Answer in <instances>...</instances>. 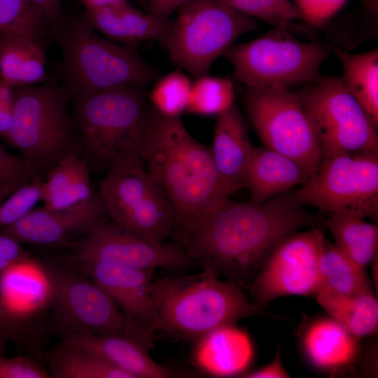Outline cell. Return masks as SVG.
<instances>
[{
    "mask_svg": "<svg viewBox=\"0 0 378 378\" xmlns=\"http://www.w3.org/2000/svg\"><path fill=\"white\" fill-rule=\"evenodd\" d=\"M67 96L74 98L120 87L144 88L156 70L134 46L99 36L83 19L67 24L59 40Z\"/></svg>",
    "mask_w": 378,
    "mask_h": 378,
    "instance_id": "5",
    "label": "cell"
},
{
    "mask_svg": "<svg viewBox=\"0 0 378 378\" xmlns=\"http://www.w3.org/2000/svg\"><path fill=\"white\" fill-rule=\"evenodd\" d=\"M191 0H147L148 13L160 19L169 17Z\"/></svg>",
    "mask_w": 378,
    "mask_h": 378,
    "instance_id": "44",
    "label": "cell"
},
{
    "mask_svg": "<svg viewBox=\"0 0 378 378\" xmlns=\"http://www.w3.org/2000/svg\"><path fill=\"white\" fill-rule=\"evenodd\" d=\"M83 19L106 38L131 46L153 40L164 47L172 27V20L141 12L127 1L101 8L85 9Z\"/></svg>",
    "mask_w": 378,
    "mask_h": 378,
    "instance_id": "18",
    "label": "cell"
},
{
    "mask_svg": "<svg viewBox=\"0 0 378 378\" xmlns=\"http://www.w3.org/2000/svg\"><path fill=\"white\" fill-rule=\"evenodd\" d=\"M348 0H295L302 20L321 27L337 13Z\"/></svg>",
    "mask_w": 378,
    "mask_h": 378,
    "instance_id": "39",
    "label": "cell"
},
{
    "mask_svg": "<svg viewBox=\"0 0 378 378\" xmlns=\"http://www.w3.org/2000/svg\"><path fill=\"white\" fill-rule=\"evenodd\" d=\"M15 88L0 80V136L6 139L12 123Z\"/></svg>",
    "mask_w": 378,
    "mask_h": 378,
    "instance_id": "42",
    "label": "cell"
},
{
    "mask_svg": "<svg viewBox=\"0 0 378 378\" xmlns=\"http://www.w3.org/2000/svg\"><path fill=\"white\" fill-rule=\"evenodd\" d=\"M49 377L132 378L94 351L63 339L48 354Z\"/></svg>",
    "mask_w": 378,
    "mask_h": 378,
    "instance_id": "28",
    "label": "cell"
},
{
    "mask_svg": "<svg viewBox=\"0 0 378 378\" xmlns=\"http://www.w3.org/2000/svg\"><path fill=\"white\" fill-rule=\"evenodd\" d=\"M37 337L29 318L13 312L0 297V340L36 348Z\"/></svg>",
    "mask_w": 378,
    "mask_h": 378,
    "instance_id": "37",
    "label": "cell"
},
{
    "mask_svg": "<svg viewBox=\"0 0 378 378\" xmlns=\"http://www.w3.org/2000/svg\"><path fill=\"white\" fill-rule=\"evenodd\" d=\"M242 377L246 378H287L290 374L284 368L280 354V349L277 348L274 358L264 367L244 374Z\"/></svg>",
    "mask_w": 378,
    "mask_h": 378,
    "instance_id": "43",
    "label": "cell"
},
{
    "mask_svg": "<svg viewBox=\"0 0 378 378\" xmlns=\"http://www.w3.org/2000/svg\"><path fill=\"white\" fill-rule=\"evenodd\" d=\"M192 80L183 70L177 69L156 80L148 100L150 107L169 118H180L186 111Z\"/></svg>",
    "mask_w": 378,
    "mask_h": 378,
    "instance_id": "33",
    "label": "cell"
},
{
    "mask_svg": "<svg viewBox=\"0 0 378 378\" xmlns=\"http://www.w3.org/2000/svg\"><path fill=\"white\" fill-rule=\"evenodd\" d=\"M46 79L47 58L38 37L0 35V80L18 88Z\"/></svg>",
    "mask_w": 378,
    "mask_h": 378,
    "instance_id": "24",
    "label": "cell"
},
{
    "mask_svg": "<svg viewBox=\"0 0 378 378\" xmlns=\"http://www.w3.org/2000/svg\"><path fill=\"white\" fill-rule=\"evenodd\" d=\"M85 9H96L127 2V0H78Z\"/></svg>",
    "mask_w": 378,
    "mask_h": 378,
    "instance_id": "46",
    "label": "cell"
},
{
    "mask_svg": "<svg viewBox=\"0 0 378 378\" xmlns=\"http://www.w3.org/2000/svg\"><path fill=\"white\" fill-rule=\"evenodd\" d=\"M237 12L267 22L274 27H289L301 15L290 0H223Z\"/></svg>",
    "mask_w": 378,
    "mask_h": 378,
    "instance_id": "35",
    "label": "cell"
},
{
    "mask_svg": "<svg viewBox=\"0 0 378 378\" xmlns=\"http://www.w3.org/2000/svg\"><path fill=\"white\" fill-rule=\"evenodd\" d=\"M67 97L51 84L15 88L12 123L5 140L39 171L75 152Z\"/></svg>",
    "mask_w": 378,
    "mask_h": 378,
    "instance_id": "8",
    "label": "cell"
},
{
    "mask_svg": "<svg viewBox=\"0 0 378 378\" xmlns=\"http://www.w3.org/2000/svg\"><path fill=\"white\" fill-rule=\"evenodd\" d=\"M7 343L0 340V357L6 356Z\"/></svg>",
    "mask_w": 378,
    "mask_h": 378,
    "instance_id": "49",
    "label": "cell"
},
{
    "mask_svg": "<svg viewBox=\"0 0 378 378\" xmlns=\"http://www.w3.org/2000/svg\"><path fill=\"white\" fill-rule=\"evenodd\" d=\"M94 193L89 165L76 152L65 155L48 169L41 183V201L48 209L79 204Z\"/></svg>",
    "mask_w": 378,
    "mask_h": 378,
    "instance_id": "25",
    "label": "cell"
},
{
    "mask_svg": "<svg viewBox=\"0 0 378 378\" xmlns=\"http://www.w3.org/2000/svg\"><path fill=\"white\" fill-rule=\"evenodd\" d=\"M107 216L102 197L94 193L88 200L63 209L34 207L13 224L0 230L20 244L55 245L79 233L87 234Z\"/></svg>",
    "mask_w": 378,
    "mask_h": 378,
    "instance_id": "17",
    "label": "cell"
},
{
    "mask_svg": "<svg viewBox=\"0 0 378 378\" xmlns=\"http://www.w3.org/2000/svg\"><path fill=\"white\" fill-rule=\"evenodd\" d=\"M298 201L324 212L377 220L378 150L335 154L295 192Z\"/></svg>",
    "mask_w": 378,
    "mask_h": 378,
    "instance_id": "10",
    "label": "cell"
},
{
    "mask_svg": "<svg viewBox=\"0 0 378 378\" xmlns=\"http://www.w3.org/2000/svg\"><path fill=\"white\" fill-rule=\"evenodd\" d=\"M39 172L20 155L11 153L0 144V186L27 183L38 177Z\"/></svg>",
    "mask_w": 378,
    "mask_h": 378,
    "instance_id": "38",
    "label": "cell"
},
{
    "mask_svg": "<svg viewBox=\"0 0 378 378\" xmlns=\"http://www.w3.org/2000/svg\"><path fill=\"white\" fill-rule=\"evenodd\" d=\"M66 260L104 262L151 272L183 269L193 261L181 245L150 241L106 218L75 244Z\"/></svg>",
    "mask_w": 378,
    "mask_h": 378,
    "instance_id": "15",
    "label": "cell"
},
{
    "mask_svg": "<svg viewBox=\"0 0 378 378\" xmlns=\"http://www.w3.org/2000/svg\"><path fill=\"white\" fill-rule=\"evenodd\" d=\"M74 124L89 159L110 169L143 162L150 106L144 88L120 87L75 98Z\"/></svg>",
    "mask_w": 378,
    "mask_h": 378,
    "instance_id": "3",
    "label": "cell"
},
{
    "mask_svg": "<svg viewBox=\"0 0 378 378\" xmlns=\"http://www.w3.org/2000/svg\"><path fill=\"white\" fill-rule=\"evenodd\" d=\"M316 298L330 317L357 339L377 332L378 302L372 292L344 295L323 286Z\"/></svg>",
    "mask_w": 378,
    "mask_h": 378,
    "instance_id": "26",
    "label": "cell"
},
{
    "mask_svg": "<svg viewBox=\"0 0 378 378\" xmlns=\"http://www.w3.org/2000/svg\"><path fill=\"white\" fill-rule=\"evenodd\" d=\"M99 192L107 216L132 233L164 242L178 226L174 210L143 162L108 169Z\"/></svg>",
    "mask_w": 378,
    "mask_h": 378,
    "instance_id": "12",
    "label": "cell"
},
{
    "mask_svg": "<svg viewBox=\"0 0 378 378\" xmlns=\"http://www.w3.org/2000/svg\"><path fill=\"white\" fill-rule=\"evenodd\" d=\"M70 263L89 276L115 302L125 318L127 335L151 344L150 337L156 331L162 279L153 281L154 272L113 264Z\"/></svg>",
    "mask_w": 378,
    "mask_h": 378,
    "instance_id": "16",
    "label": "cell"
},
{
    "mask_svg": "<svg viewBox=\"0 0 378 378\" xmlns=\"http://www.w3.org/2000/svg\"><path fill=\"white\" fill-rule=\"evenodd\" d=\"M41 265L49 287L53 324L62 336L127 335L121 311L85 273L70 262H41Z\"/></svg>",
    "mask_w": 378,
    "mask_h": 378,
    "instance_id": "13",
    "label": "cell"
},
{
    "mask_svg": "<svg viewBox=\"0 0 378 378\" xmlns=\"http://www.w3.org/2000/svg\"><path fill=\"white\" fill-rule=\"evenodd\" d=\"M320 222L295 194L286 192L260 203L225 200L183 234L192 260L241 286L251 282L280 239L302 227H318Z\"/></svg>",
    "mask_w": 378,
    "mask_h": 378,
    "instance_id": "1",
    "label": "cell"
},
{
    "mask_svg": "<svg viewBox=\"0 0 378 378\" xmlns=\"http://www.w3.org/2000/svg\"><path fill=\"white\" fill-rule=\"evenodd\" d=\"M44 278L41 262L33 258L16 263L0 273V297L13 312L24 316L30 306L50 300L48 285L41 286Z\"/></svg>",
    "mask_w": 378,
    "mask_h": 378,
    "instance_id": "30",
    "label": "cell"
},
{
    "mask_svg": "<svg viewBox=\"0 0 378 378\" xmlns=\"http://www.w3.org/2000/svg\"><path fill=\"white\" fill-rule=\"evenodd\" d=\"M63 339L85 347L132 378H168L167 368L148 354L150 344L126 335L68 334Z\"/></svg>",
    "mask_w": 378,
    "mask_h": 378,
    "instance_id": "21",
    "label": "cell"
},
{
    "mask_svg": "<svg viewBox=\"0 0 378 378\" xmlns=\"http://www.w3.org/2000/svg\"><path fill=\"white\" fill-rule=\"evenodd\" d=\"M335 245L358 265L365 268L377 257L378 227L351 214L334 213L326 223Z\"/></svg>",
    "mask_w": 378,
    "mask_h": 378,
    "instance_id": "31",
    "label": "cell"
},
{
    "mask_svg": "<svg viewBox=\"0 0 378 378\" xmlns=\"http://www.w3.org/2000/svg\"><path fill=\"white\" fill-rule=\"evenodd\" d=\"M311 176L291 158L265 146H254L246 166L243 186L251 202L260 203L284 195Z\"/></svg>",
    "mask_w": 378,
    "mask_h": 378,
    "instance_id": "20",
    "label": "cell"
},
{
    "mask_svg": "<svg viewBox=\"0 0 378 378\" xmlns=\"http://www.w3.org/2000/svg\"><path fill=\"white\" fill-rule=\"evenodd\" d=\"M197 340L195 360L214 375L239 374L252 360L251 342L246 332L234 324L218 327Z\"/></svg>",
    "mask_w": 378,
    "mask_h": 378,
    "instance_id": "22",
    "label": "cell"
},
{
    "mask_svg": "<svg viewBox=\"0 0 378 378\" xmlns=\"http://www.w3.org/2000/svg\"><path fill=\"white\" fill-rule=\"evenodd\" d=\"M32 258L21 244L15 239L0 233V273L12 265Z\"/></svg>",
    "mask_w": 378,
    "mask_h": 378,
    "instance_id": "41",
    "label": "cell"
},
{
    "mask_svg": "<svg viewBox=\"0 0 378 378\" xmlns=\"http://www.w3.org/2000/svg\"><path fill=\"white\" fill-rule=\"evenodd\" d=\"M46 20L29 0H0V35L39 36Z\"/></svg>",
    "mask_w": 378,
    "mask_h": 378,
    "instance_id": "34",
    "label": "cell"
},
{
    "mask_svg": "<svg viewBox=\"0 0 378 378\" xmlns=\"http://www.w3.org/2000/svg\"><path fill=\"white\" fill-rule=\"evenodd\" d=\"M41 183L39 176L24 183L0 203V230L18 221L41 201Z\"/></svg>",
    "mask_w": 378,
    "mask_h": 378,
    "instance_id": "36",
    "label": "cell"
},
{
    "mask_svg": "<svg viewBox=\"0 0 378 378\" xmlns=\"http://www.w3.org/2000/svg\"><path fill=\"white\" fill-rule=\"evenodd\" d=\"M364 6L374 15L378 13V0H360Z\"/></svg>",
    "mask_w": 378,
    "mask_h": 378,
    "instance_id": "48",
    "label": "cell"
},
{
    "mask_svg": "<svg viewBox=\"0 0 378 378\" xmlns=\"http://www.w3.org/2000/svg\"><path fill=\"white\" fill-rule=\"evenodd\" d=\"M247 119L264 146L296 162L311 177L321 160L319 141L295 92L288 88H246Z\"/></svg>",
    "mask_w": 378,
    "mask_h": 378,
    "instance_id": "9",
    "label": "cell"
},
{
    "mask_svg": "<svg viewBox=\"0 0 378 378\" xmlns=\"http://www.w3.org/2000/svg\"><path fill=\"white\" fill-rule=\"evenodd\" d=\"M176 13L164 47L178 69L195 78L209 74L241 36L258 28L255 20L223 0H191Z\"/></svg>",
    "mask_w": 378,
    "mask_h": 378,
    "instance_id": "7",
    "label": "cell"
},
{
    "mask_svg": "<svg viewBox=\"0 0 378 378\" xmlns=\"http://www.w3.org/2000/svg\"><path fill=\"white\" fill-rule=\"evenodd\" d=\"M141 157L183 232L196 228L232 194L221 180L209 148L191 136L180 118L164 116L150 106Z\"/></svg>",
    "mask_w": 378,
    "mask_h": 378,
    "instance_id": "2",
    "label": "cell"
},
{
    "mask_svg": "<svg viewBox=\"0 0 378 378\" xmlns=\"http://www.w3.org/2000/svg\"><path fill=\"white\" fill-rule=\"evenodd\" d=\"M234 86L230 78L207 74L192 83L186 111L216 117L234 106Z\"/></svg>",
    "mask_w": 378,
    "mask_h": 378,
    "instance_id": "32",
    "label": "cell"
},
{
    "mask_svg": "<svg viewBox=\"0 0 378 378\" xmlns=\"http://www.w3.org/2000/svg\"><path fill=\"white\" fill-rule=\"evenodd\" d=\"M264 314L239 284L204 268L197 275L162 279L156 331L197 340L218 327Z\"/></svg>",
    "mask_w": 378,
    "mask_h": 378,
    "instance_id": "4",
    "label": "cell"
},
{
    "mask_svg": "<svg viewBox=\"0 0 378 378\" xmlns=\"http://www.w3.org/2000/svg\"><path fill=\"white\" fill-rule=\"evenodd\" d=\"M318 227L291 232L273 246L249 284L254 304L263 308L286 295L316 296L324 286L318 265Z\"/></svg>",
    "mask_w": 378,
    "mask_h": 378,
    "instance_id": "14",
    "label": "cell"
},
{
    "mask_svg": "<svg viewBox=\"0 0 378 378\" xmlns=\"http://www.w3.org/2000/svg\"><path fill=\"white\" fill-rule=\"evenodd\" d=\"M318 265L324 286L344 295L372 292L365 268L358 265L324 236L320 227Z\"/></svg>",
    "mask_w": 378,
    "mask_h": 378,
    "instance_id": "29",
    "label": "cell"
},
{
    "mask_svg": "<svg viewBox=\"0 0 378 378\" xmlns=\"http://www.w3.org/2000/svg\"><path fill=\"white\" fill-rule=\"evenodd\" d=\"M43 15L46 22L58 23L61 19V0H29Z\"/></svg>",
    "mask_w": 378,
    "mask_h": 378,
    "instance_id": "45",
    "label": "cell"
},
{
    "mask_svg": "<svg viewBox=\"0 0 378 378\" xmlns=\"http://www.w3.org/2000/svg\"><path fill=\"white\" fill-rule=\"evenodd\" d=\"M295 94L317 134L321 159L338 153L378 150L377 127L341 77H321Z\"/></svg>",
    "mask_w": 378,
    "mask_h": 378,
    "instance_id": "11",
    "label": "cell"
},
{
    "mask_svg": "<svg viewBox=\"0 0 378 378\" xmlns=\"http://www.w3.org/2000/svg\"><path fill=\"white\" fill-rule=\"evenodd\" d=\"M329 53L324 45L302 41L289 27L276 26L253 40L234 43L223 56L246 88H290L318 80Z\"/></svg>",
    "mask_w": 378,
    "mask_h": 378,
    "instance_id": "6",
    "label": "cell"
},
{
    "mask_svg": "<svg viewBox=\"0 0 378 378\" xmlns=\"http://www.w3.org/2000/svg\"><path fill=\"white\" fill-rule=\"evenodd\" d=\"M254 146L246 120L235 105L216 116L209 149L221 180L232 193L244 188V174Z\"/></svg>",
    "mask_w": 378,
    "mask_h": 378,
    "instance_id": "19",
    "label": "cell"
},
{
    "mask_svg": "<svg viewBox=\"0 0 378 378\" xmlns=\"http://www.w3.org/2000/svg\"><path fill=\"white\" fill-rule=\"evenodd\" d=\"M343 69L346 89L378 128V49L351 53L334 48Z\"/></svg>",
    "mask_w": 378,
    "mask_h": 378,
    "instance_id": "27",
    "label": "cell"
},
{
    "mask_svg": "<svg viewBox=\"0 0 378 378\" xmlns=\"http://www.w3.org/2000/svg\"><path fill=\"white\" fill-rule=\"evenodd\" d=\"M48 372L27 356L0 357V378H47Z\"/></svg>",
    "mask_w": 378,
    "mask_h": 378,
    "instance_id": "40",
    "label": "cell"
},
{
    "mask_svg": "<svg viewBox=\"0 0 378 378\" xmlns=\"http://www.w3.org/2000/svg\"><path fill=\"white\" fill-rule=\"evenodd\" d=\"M23 184V183H22ZM22 184L13 183L0 186V203Z\"/></svg>",
    "mask_w": 378,
    "mask_h": 378,
    "instance_id": "47",
    "label": "cell"
},
{
    "mask_svg": "<svg viewBox=\"0 0 378 378\" xmlns=\"http://www.w3.org/2000/svg\"><path fill=\"white\" fill-rule=\"evenodd\" d=\"M358 339L334 318L314 321L302 338L304 351L316 368L336 372L352 364L358 355Z\"/></svg>",
    "mask_w": 378,
    "mask_h": 378,
    "instance_id": "23",
    "label": "cell"
}]
</instances>
